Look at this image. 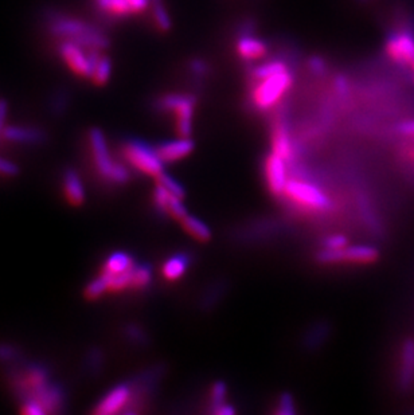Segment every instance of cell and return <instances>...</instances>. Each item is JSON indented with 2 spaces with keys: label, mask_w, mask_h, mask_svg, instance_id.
Instances as JSON below:
<instances>
[{
  "label": "cell",
  "mask_w": 414,
  "mask_h": 415,
  "mask_svg": "<svg viewBox=\"0 0 414 415\" xmlns=\"http://www.w3.org/2000/svg\"><path fill=\"white\" fill-rule=\"evenodd\" d=\"M295 81L291 69L276 73L271 77L253 83L252 103L259 110H269L277 105L292 88Z\"/></svg>",
  "instance_id": "4"
},
{
  "label": "cell",
  "mask_w": 414,
  "mask_h": 415,
  "mask_svg": "<svg viewBox=\"0 0 414 415\" xmlns=\"http://www.w3.org/2000/svg\"><path fill=\"white\" fill-rule=\"evenodd\" d=\"M21 351L15 345L0 343V363L16 364L21 363Z\"/></svg>",
  "instance_id": "29"
},
{
  "label": "cell",
  "mask_w": 414,
  "mask_h": 415,
  "mask_svg": "<svg viewBox=\"0 0 414 415\" xmlns=\"http://www.w3.org/2000/svg\"><path fill=\"white\" fill-rule=\"evenodd\" d=\"M395 131L406 137H414V120H406L395 127Z\"/></svg>",
  "instance_id": "42"
},
{
  "label": "cell",
  "mask_w": 414,
  "mask_h": 415,
  "mask_svg": "<svg viewBox=\"0 0 414 415\" xmlns=\"http://www.w3.org/2000/svg\"><path fill=\"white\" fill-rule=\"evenodd\" d=\"M284 195L297 207L308 211H326L330 207L328 196L314 184L289 180Z\"/></svg>",
  "instance_id": "7"
},
{
  "label": "cell",
  "mask_w": 414,
  "mask_h": 415,
  "mask_svg": "<svg viewBox=\"0 0 414 415\" xmlns=\"http://www.w3.org/2000/svg\"><path fill=\"white\" fill-rule=\"evenodd\" d=\"M414 382V342L406 340L403 347L401 368H400V387L403 392L409 390Z\"/></svg>",
  "instance_id": "17"
},
{
  "label": "cell",
  "mask_w": 414,
  "mask_h": 415,
  "mask_svg": "<svg viewBox=\"0 0 414 415\" xmlns=\"http://www.w3.org/2000/svg\"><path fill=\"white\" fill-rule=\"evenodd\" d=\"M125 336L130 339V342H133L136 345H144L147 340L145 332L136 324H130L125 327Z\"/></svg>",
  "instance_id": "36"
},
{
  "label": "cell",
  "mask_w": 414,
  "mask_h": 415,
  "mask_svg": "<svg viewBox=\"0 0 414 415\" xmlns=\"http://www.w3.org/2000/svg\"><path fill=\"white\" fill-rule=\"evenodd\" d=\"M7 116H9V104L4 100H0V142L3 140V133L7 127Z\"/></svg>",
  "instance_id": "41"
},
{
  "label": "cell",
  "mask_w": 414,
  "mask_h": 415,
  "mask_svg": "<svg viewBox=\"0 0 414 415\" xmlns=\"http://www.w3.org/2000/svg\"><path fill=\"white\" fill-rule=\"evenodd\" d=\"M236 51L238 57L245 62H256L266 57L268 45L259 36H253L250 28L241 31L236 42Z\"/></svg>",
  "instance_id": "11"
},
{
  "label": "cell",
  "mask_w": 414,
  "mask_h": 415,
  "mask_svg": "<svg viewBox=\"0 0 414 415\" xmlns=\"http://www.w3.org/2000/svg\"><path fill=\"white\" fill-rule=\"evenodd\" d=\"M57 53H58L59 58L74 75L90 81L95 63L100 58V56L105 51L88 50L76 42L62 39V41H58Z\"/></svg>",
  "instance_id": "5"
},
{
  "label": "cell",
  "mask_w": 414,
  "mask_h": 415,
  "mask_svg": "<svg viewBox=\"0 0 414 415\" xmlns=\"http://www.w3.org/2000/svg\"><path fill=\"white\" fill-rule=\"evenodd\" d=\"M183 199L180 198H177V196H172L170 198V202H168V207H167V214L171 215L174 219H177L179 222H182L189 213H187V209L186 206L182 202Z\"/></svg>",
  "instance_id": "30"
},
{
  "label": "cell",
  "mask_w": 414,
  "mask_h": 415,
  "mask_svg": "<svg viewBox=\"0 0 414 415\" xmlns=\"http://www.w3.org/2000/svg\"><path fill=\"white\" fill-rule=\"evenodd\" d=\"M182 226L185 228V231L190 234L191 237L200 242H209L212 239V230L210 227L206 225L203 221L197 216L192 215H187L183 221H182Z\"/></svg>",
  "instance_id": "21"
},
{
  "label": "cell",
  "mask_w": 414,
  "mask_h": 415,
  "mask_svg": "<svg viewBox=\"0 0 414 415\" xmlns=\"http://www.w3.org/2000/svg\"><path fill=\"white\" fill-rule=\"evenodd\" d=\"M323 246H324V249L328 250L343 249L346 246H348V241L344 236L336 234V236L326 238L323 242Z\"/></svg>",
  "instance_id": "37"
},
{
  "label": "cell",
  "mask_w": 414,
  "mask_h": 415,
  "mask_svg": "<svg viewBox=\"0 0 414 415\" xmlns=\"http://www.w3.org/2000/svg\"><path fill=\"white\" fill-rule=\"evenodd\" d=\"M272 152L283 157L284 160H289L294 154V145L286 131L284 124H279L272 135Z\"/></svg>",
  "instance_id": "20"
},
{
  "label": "cell",
  "mask_w": 414,
  "mask_h": 415,
  "mask_svg": "<svg viewBox=\"0 0 414 415\" xmlns=\"http://www.w3.org/2000/svg\"><path fill=\"white\" fill-rule=\"evenodd\" d=\"M226 392H227V387H226L224 382H215L213 387H212V406H213V413L222 404H226Z\"/></svg>",
  "instance_id": "33"
},
{
  "label": "cell",
  "mask_w": 414,
  "mask_h": 415,
  "mask_svg": "<svg viewBox=\"0 0 414 415\" xmlns=\"http://www.w3.org/2000/svg\"><path fill=\"white\" fill-rule=\"evenodd\" d=\"M132 398V387L127 383L118 384L97 404L93 413L97 415H110L121 413Z\"/></svg>",
  "instance_id": "10"
},
{
  "label": "cell",
  "mask_w": 414,
  "mask_h": 415,
  "mask_svg": "<svg viewBox=\"0 0 414 415\" xmlns=\"http://www.w3.org/2000/svg\"><path fill=\"white\" fill-rule=\"evenodd\" d=\"M234 413H236L234 407L229 404H224L222 406H219V407L214 411V414L217 415H233Z\"/></svg>",
  "instance_id": "44"
},
{
  "label": "cell",
  "mask_w": 414,
  "mask_h": 415,
  "mask_svg": "<svg viewBox=\"0 0 414 415\" xmlns=\"http://www.w3.org/2000/svg\"><path fill=\"white\" fill-rule=\"evenodd\" d=\"M358 1H362V3H365V1H368V0H358Z\"/></svg>",
  "instance_id": "45"
},
{
  "label": "cell",
  "mask_w": 414,
  "mask_h": 415,
  "mask_svg": "<svg viewBox=\"0 0 414 415\" xmlns=\"http://www.w3.org/2000/svg\"><path fill=\"white\" fill-rule=\"evenodd\" d=\"M3 140L15 144H30V145H38L43 144L48 140V133L36 127H21V125H7L4 133H3Z\"/></svg>",
  "instance_id": "13"
},
{
  "label": "cell",
  "mask_w": 414,
  "mask_h": 415,
  "mask_svg": "<svg viewBox=\"0 0 414 415\" xmlns=\"http://www.w3.org/2000/svg\"><path fill=\"white\" fill-rule=\"evenodd\" d=\"M135 260L128 253L124 251H116L108 257L107 261L104 263L101 274L105 275H116V274L125 273L135 266Z\"/></svg>",
  "instance_id": "19"
},
{
  "label": "cell",
  "mask_w": 414,
  "mask_h": 415,
  "mask_svg": "<svg viewBox=\"0 0 414 415\" xmlns=\"http://www.w3.org/2000/svg\"><path fill=\"white\" fill-rule=\"evenodd\" d=\"M69 103H71V98H69V93L66 90H58L56 92L51 100H50V109H51V113L54 116H62L66 113L68 107H69Z\"/></svg>",
  "instance_id": "27"
},
{
  "label": "cell",
  "mask_w": 414,
  "mask_h": 415,
  "mask_svg": "<svg viewBox=\"0 0 414 415\" xmlns=\"http://www.w3.org/2000/svg\"><path fill=\"white\" fill-rule=\"evenodd\" d=\"M189 265V256L186 253H177L165 262L162 268V274L167 281H177L187 272Z\"/></svg>",
  "instance_id": "18"
},
{
  "label": "cell",
  "mask_w": 414,
  "mask_h": 415,
  "mask_svg": "<svg viewBox=\"0 0 414 415\" xmlns=\"http://www.w3.org/2000/svg\"><path fill=\"white\" fill-rule=\"evenodd\" d=\"M9 383L21 404L36 402L46 414H57L66 406V395L59 384L50 382L48 371L41 364H12L9 368Z\"/></svg>",
  "instance_id": "1"
},
{
  "label": "cell",
  "mask_w": 414,
  "mask_h": 415,
  "mask_svg": "<svg viewBox=\"0 0 414 415\" xmlns=\"http://www.w3.org/2000/svg\"><path fill=\"white\" fill-rule=\"evenodd\" d=\"M285 69H288V65L285 63L284 61H268V62L257 65L256 68H253L250 70V80H252V83H256V81L271 77L273 74L280 73Z\"/></svg>",
  "instance_id": "24"
},
{
  "label": "cell",
  "mask_w": 414,
  "mask_h": 415,
  "mask_svg": "<svg viewBox=\"0 0 414 415\" xmlns=\"http://www.w3.org/2000/svg\"><path fill=\"white\" fill-rule=\"evenodd\" d=\"M62 187L63 194L68 203L73 207H80L85 203L86 194L83 187V180L78 177V174L74 169H66L62 178Z\"/></svg>",
  "instance_id": "15"
},
{
  "label": "cell",
  "mask_w": 414,
  "mask_h": 415,
  "mask_svg": "<svg viewBox=\"0 0 414 415\" xmlns=\"http://www.w3.org/2000/svg\"><path fill=\"white\" fill-rule=\"evenodd\" d=\"M19 174V167L10 160L0 157V175L1 177H16Z\"/></svg>",
  "instance_id": "39"
},
{
  "label": "cell",
  "mask_w": 414,
  "mask_h": 415,
  "mask_svg": "<svg viewBox=\"0 0 414 415\" xmlns=\"http://www.w3.org/2000/svg\"><path fill=\"white\" fill-rule=\"evenodd\" d=\"M103 363H104L103 351L98 350V348H92V350H89L88 356H86L88 369H89L92 374H100V371L103 369Z\"/></svg>",
  "instance_id": "31"
},
{
  "label": "cell",
  "mask_w": 414,
  "mask_h": 415,
  "mask_svg": "<svg viewBox=\"0 0 414 415\" xmlns=\"http://www.w3.org/2000/svg\"><path fill=\"white\" fill-rule=\"evenodd\" d=\"M159 184H162L165 189H166L172 196H177V198H180V199H185L186 196V191L185 189L177 183L175 179L172 177H170L166 172H163L159 178L156 179Z\"/></svg>",
  "instance_id": "28"
},
{
  "label": "cell",
  "mask_w": 414,
  "mask_h": 415,
  "mask_svg": "<svg viewBox=\"0 0 414 415\" xmlns=\"http://www.w3.org/2000/svg\"><path fill=\"white\" fill-rule=\"evenodd\" d=\"M112 73H113V61L108 56L107 53H103L95 63V70H93L90 81L95 86L103 88L110 81Z\"/></svg>",
  "instance_id": "22"
},
{
  "label": "cell",
  "mask_w": 414,
  "mask_h": 415,
  "mask_svg": "<svg viewBox=\"0 0 414 415\" xmlns=\"http://www.w3.org/2000/svg\"><path fill=\"white\" fill-rule=\"evenodd\" d=\"M89 145L93 156V163L98 175L112 184H125L130 179L128 168L115 162L109 152L107 137L100 128H92L89 131Z\"/></svg>",
  "instance_id": "3"
},
{
  "label": "cell",
  "mask_w": 414,
  "mask_h": 415,
  "mask_svg": "<svg viewBox=\"0 0 414 415\" xmlns=\"http://www.w3.org/2000/svg\"><path fill=\"white\" fill-rule=\"evenodd\" d=\"M190 71L195 77H205L209 71V65L203 60H192L190 62Z\"/></svg>",
  "instance_id": "40"
},
{
  "label": "cell",
  "mask_w": 414,
  "mask_h": 415,
  "mask_svg": "<svg viewBox=\"0 0 414 415\" xmlns=\"http://www.w3.org/2000/svg\"><path fill=\"white\" fill-rule=\"evenodd\" d=\"M152 281V269L150 265H135L132 289H144Z\"/></svg>",
  "instance_id": "26"
},
{
  "label": "cell",
  "mask_w": 414,
  "mask_h": 415,
  "mask_svg": "<svg viewBox=\"0 0 414 415\" xmlns=\"http://www.w3.org/2000/svg\"><path fill=\"white\" fill-rule=\"evenodd\" d=\"M308 70L311 71L312 74L315 75H324L327 70H328V66H327V62L324 58H321L319 56H314L311 57L307 62Z\"/></svg>",
  "instance_id": "35"
},
{
  "label": "cell",
  "mask_w": 414,
  "mask_h": 415,
  "mask_svg": "<svg viewBox=\"0 0 414 415\" xmlns=\"http://www.w3.org/2000/svg\"><path fill=\"white\" fill-rule=\"evenodd\" d=\"M171 194L162 186V184H156L154 190V203L155 207L162 211V213L167 214V207H168V202H170Z\"/></svg>",
  "instance_id": "32"
},
{
  "label": "cell",
  "mask_w": 414,
  "mask_h": 415,
  "mask_svg": "<svg viewBox=\"0 0 414 415\" xmlns=\"http://www.w3.org/2000/svg\"><path fill=\"white\" fill-rule=\"evenodd\" d=\"M135 14H143L150 9V0H130Z\"/></svg>",
  "instance_id": "43"
},
{
  "label": "cell",
  "mask_w": 414,
  "mask_h": 415,
  "mask_svg": "<svg viewBox=\"0 0 414 415\" xmlns=\"http://www.w3.org/2000/svg\"><path fill=\"white\" fill-rule=\"evenodd\" d=\"M333 88H335V93L339 95V97H347L348 93H350V83H348V80L347 77L341 74L335 78V83H333Z\"/></svg>",
  "instance_id": "38"
},
{
  "label": "cell",
  "mask_w": 414,
  "mask_h": 415,
  "mask_svg": "<svg viewBox=\"0 0 414 415\" xmlns=\"http://www.w3.org/2000/svg\"><path fill=\"white\" fill-rule=\"evenodd\" d=\"M379 251L374 246L368 245H356V246H346L343 249H323L318 254V261L326 265L332 263H373L377 261Z\"/></svg>",
  "instance_id": "9"
},
{
  "label": "cell",
  "mask_w": 414,
  "mask_h": 415,
  "mask_svg": "<svg viewBox=\"0 0 414 415\" xmlns=\"http://www.w3.org/2000/svg\"><path fill=\"white\" fill-rule=\"evenodd\" d=\"M279 407L276 410V414L279 415H294L296 413L295 399L291 394L284 392L281 394L279 399Z\"/></svg>",
  "instance_id": "34"
},
{
  "label": "cell",
  "mask_w": 414,
  "mask_h": 415,
  "mask_svg": "<svg viewBox=\"0 0 414 415\" xmlns=\"http://www.w3.org/2000/svg\"><path fill=\"white\" fill-rule=\"evenodd\" d=\"M48 34L57 41H71L88 50L107 51L110 48V38L98 26L83 21L74 15L57 10H48L43 15Z\"/></svg>",
  "instance_id": "2"
},
{
  "label": "cell",
  "mask_w": 414,
  "mask_h": 415,
  "mask_svg": "<svg viewBox=\"0 0 414 415\" xmlns=\"http://www.w3.org/2000/svg\"><path fill=\"white\" fill-rule=\"evenodd\" d=\"M385 53L394 63L410 66L414 61L413 28H397L385 41Z\"/></svg>",
  "instance_id": "8"
},
{
  "label": "cell",
  "mask_w": 414,
  "mask_h": 415,
  "mask_svg": "<svg viewBox=\"0 0 414 415\" xmlns=\"http://www.w3.org/2000/svg\"><path fill=\"white\" fill-rule=\"evenodd\" d=\"M265 177L273 195H284L285 187L289 182L286 178V160L272 152L265 162Z\"/></svg>",
  "instance_id": "12"
},
{
  "label": "cell",
  "mask_w": 414,
  "mask_h": 415,
  "mask_svg": "<svg viewBox=\"0 0 414 415\" xmlns=\"http://www.w3.org/2000/svg\"><path fill=\"white\" fill-rule=\"evenodd\" d=\"M410 66H412V69H413V73H414V61H413V63H412V65H410Z\"/></svg>",
  "instance_id": "46"
},
{
  "label": "cell",
  "mask_w": 414,
  "mask_h": 415,
  "mask_svg": "<svg viewBox=\"0 0 414 415\" xmlns=\"http://www.w3.org/2000/svg\"><path fill=\"white\" fill-rule=\"evenodd\" d=\"M150 9L152 12V19L156 28L160 33H168L172 28V21L163 0H150Z\"/></svg>",
  "instance_id": "23"
},
{
  "label": "cell",
  "mask_w": 414,
  "mask_h": 415,
  "mask_svg": "<svg viewBox=\"0 0 414 415\" xmlns=\"http://www.w3.org/2000/svg\"><path fill=\"white\" fill-rule=\"evenodd\" d=\"M123 154L130 166L151 178L157 179L165 172V163L159 157L156 148L142 140H128L123 145Z\"/></svg>",
  "instance_id": "6"
},
{
  "label": "cell",
  "mask_w": 414,
  "mask_h": 415,
  "mask_svg": "<svg viewBox=\"0 0 414 415\" xmlns=\"http://www.w3.org/2000/svg\"><path fill=\"white\" fill-rule=\"evenodd\" d=\"M195 148V144L190 137H180L177 140L165 142L156 147V152L163 163H174L187 157Z\"/></svg>",
  "instance_id": "14"
},
{
  "label": "cell",
  "mask_w": 414,
  "mask_h": 415,
  "mask_svg": "<svg viewBox=\"0 0 414 415\" xmlns=\"http://www.w3.org/2000/svg\"><path fill=\"white\" fill-rule=\"evenodd\" d=\"M107 292H109L107 278L101 274L85 286L83 296L88 301H95V300H98L100 297L104 296Z\"/></svg>",
  "instance_id": "25"
},
{
  "label": "cell",
  "mask_w": 414,
  "mask_h": 415,
  "mask_svg": "<svg viewBox=\"0 0 414 415\" xmlns=\"http://www.w3.org/2000/svg\"><path fill=\"white\" fill-rule=\"evenodd\" d=\"M93 4L100 15L110 21H121L135 15L130 0H93Z\"/></svg>",
  "instance_id": "16"
}]
</instances>
